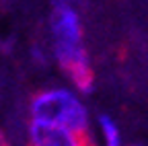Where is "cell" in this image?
<instances>
[{
    "instance_id": "277c9868",
    "label": "cell",
    "mask_w": 148,
    "mask_h": 146,
    "mask_svg": "<svg viewBox=\"0 0 148 146\" xmlns=\"http://www.w3.org/2000/svg\"><path fill=\"white\" fill-rule=\"evenodd\" d=\"M99 136H101V142L103 146H121L123 140H121V130H119V125L113 117H109V115H101L99 121Z\"/></svg>"
},
{
    "instance_id": "3957f363",
    "label": "cell",
    "mask_w": 148,
    "mask_h": 146,
    "mask_svg": "<svg viewBox=\"0 0 148 146\" xmlns=\"http://www.w3.org/2000/svg\"><path fill=\"white\" fill-rule=\"evenodd\" d=\"M29 146H92L88 134L76 132L64 125L33 121L29 123Z\"/></svg>"
},
{
    "instance_id": "7a4b0ae2",
    "label": "cell",
    "mask_w": 148,
    "mask_h": 146,
    "mask_svg": "<svg viewBox=\"0 0 148 146\" xmlns=\"http://www.w3.org/2000/svg\"><path fill=\"white\" fill-rule=\"evenodd\" d=\"M29 113L33 121L64 125L76 132L88 130V111L78 93L68 86H51L37 90L31 97Z\"/></svg>"
},
{
    "instance_id": "5b68a950",
    "label": "cell",
    "mask_w": 148,
    "mask_h": 146,
    "mask_svg": "<svg viewBox=\"0 0 148 146\" xmlns=\"http://www.w3.org/2000/svg\"><path fill=\"white\" fill-rule=\"evenodd\" d=\"M62 2H68V4H72V2H76V0H62Z\"/></svg>"
},
{
    "instance_id": "6da1fadb",
    "label": "cell",
    "mask_w": 148,
    "mask_h": 146,
    "mask_svg": "<svg viewBox=\"0 0 148 146\" xmlns=\"http://www.w3.org/2000/svg\"><path fill=\"white\" fill-rule=\"evenodd\" d=\"M51 39H53V56L60 68L70 76L78 90L92 88V70L82 43V23L78 12L68 2L56 4L51 19Z\"/></svg>"
}]
</instances>
